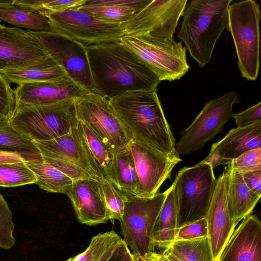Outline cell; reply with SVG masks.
<instances>
[{
    "label": "cell",
    "instance_id": "obj_14",
    "mask_svg": "<svg viewBox=\"0 0 261 261\" xmlns=\"http://www.w3.org/2000/svg\"><path fill=\"white\" fill-rule=\"evenodd\" d=\"M137 175L135 195L150 198L158 193L163 183L181 160L170 158L135 140L129 143Z\"/></svg>",
    "mask_w": 261,
    "mask_h": 261
},
{
    "label": "cell",
    "instance_id": "obj_33",
    "mask_svg": "<svg viewBox=\"0 0 261 261\" xmlns=\"http://www.w3.org/2000/svg\"><path fill=\"white\" fill-rule=\"evenodd\" d=\"M81 122L83 134L89 150L100 168L105 178L110 169L113 158L112 153L93 132L84 122Z\"/></svg>",
    "mask_w": 261,
    "mask_h": 261
},
{
    "label": "cell",
    "instance_id": "obj_35",
    "mask_svg": "<svg viewBox=\"0 0 261 261\" xmlns=\"http://www.w3.org/2000/svg\"><path fill=\"white\" fill-rule=\"evenodd\" d=\"M15 224L12 213L7 202L0 193V248L8 250L13 247L16 239L13 236Z\"/></svg>",
    "mask_w": 261,
    "mask_h": 261
},
{
    "label": "cell",
    "instance_id": "obj_44",
    "mask_svg": "<svg viewBox=\"0 0 261 261\" xmlns=\"http://www.w3.org/2000/svg\"><path fill=\"white\" fill-rule=\"evenodd\" d=\"M200 163H208L214 169L215 167L222 165H227L228 162L219 155L218 153L210 151L209 154Z\"/></svg>",
    "mask_w": 261,
    "mask_h": 261
},
{
    "label": "cell",
    "instance_id": "obj_13",
    "mask_svg": "<svg viewBox=\"0 0 261 261\" xmlns=\"http://www.w3.org/2000/svg\"><path fill=\"white\" fill-rule=\"evenodd\" d=\"M187 3V0H151L120 27L124 36L173 38Z\"/></svg>",
    "mask_w": 261,
    "mask_h": 261
},
{
    "label": "cell",
    "instance_id": "obj_32",
    "mask_svg": "<svg viewBox=\"0 0 261 261\" xmlns=\"http://www.w3.org/2000/svg\"><path fill=\"white\" fill-rule=\"evenodd\" d=\"M99 182L108 211L109 219L113 223L115 220L120 221L123 216L127 199L126 194L107 178H103Z\"/></svg>",
    "mask_w": 261,
    "mask_h": 261
},
{
    "label": "cell",
    "instance_id": "obj_27",
    "mask_svg": "<svg viewBox=\"0 0 261 261\" xmlns=\"http://www.w3.org/2000/svg\"><path fill=\"white\" fill-rule=\"evenodd\" d=\"M25 164L36 177V184L47 192L66 194L72 185V179L44 161Z\"/></svg>",
    "mask_w": 261,
    "mask_h": 261
},
{
    "label": "cell",
    "instance_id": "obj_50",
    "mask_svg": "<svg viewBox=\"0 0 261 261\" xmlns=\"http://www.w3.org/2000/svg\"><path fill=\"white\" fill-rule=\"evenodd\" d=\"M1 20H0V25H1Z\"/></svg>",
    "mask_w": 261,
    "mask_h": 261
},
{
    "label": "cell",
    "instance_id": "obj_24",
    "mask_svg": "<svg viewBox=\"0 0 261 261\" xmlns=\"http://www.w3.org/2000/svg\"><path fill=\"white\" fill-rule=\"evenodd\" d=\"M0 74L10 84L14 83L17 85L27 83L56 82L69 77L62 67L50 56L30 66L0 70Z\"/></svg>",
    "mask_w": 261,
    "mask_h": 261
},
{
    "label": "cell",
    "instance_id": "obj_10",
    "mask_svg": "<svg viewBox=\"0 0 261 261\" xmlns=\"http://www.w3.org/2000/svg\"><path fill=\"white\" fill-rule=\"evenodd\" d=\"M75 104L78 119L85 123L112 153L129 145L132 139L112 109L109 99L88 93L75 98Z\"/></svg>",
    "mask_w": 261,
    "mask_h": 261
},
{
    "label": "cell",
    "instance_id": "obj_12",
    "mask_svg": "<svg viewBox=\"0 0 261 261\" xmlns=\"http://www.w3.org/2000/svg\"><path fill=\"white\" fill-rule=\"evenodd\" d=\"M49 55L68 76L89 93L97 94L90 71L86 45L52 31H32Z\"/></svg>",
    "mask_w": 261,
    "mask_h": 261
},
{
    "label": "cell",
    "instance_id": "obj_38",
    "mask_svg": "<svg viewBox=\"0 0 261 261\" xmlns=\"http://www.w3.org/2000/svg\"><path fill=\"white\" fill-rule=\"evenodd\" d=\"M15 109V100L13 90L10 84L0 74V115L9 119Z\"/></svg>",
    "mask_w": 261,
    "mask_h": 261
},
{
    "label": "cell",
    "instance_id": "obj_5",
    "mask_svg": "<svg viewBox=\"0 0 261 261\" xmlns=\"http://www.w3.org/2000/svg\"><path fill=\"white\" fill-rule=\"evenodd\" d=\"M260 17L259 6L254 0L236 2L228 7L226 29L233 41L241 76L249 81L257 79L259 69Z\"/></svg>",
    "mask_w": 261,
    "mask_h": 261
},
{
    "label": "cell",
    "instance_id": "obj_15",
    "mask_svg": "<svg viewBox=\"0 0 261 261\" xmlns=\"http://www.w3.org/2000/svg\"><path fill=\"white\" fill-rule=\"evenodd\" d=\"M32 142L42 158L64 160L98 181L105 178L89 150L79 120L77 125L65 135L50 140Z\"/></svg>",
    "mask_w": 261,
    "mask_h": 261
},
{
    "label": "cell",
    "instance_id": "obj_21",
    "mask_svg": "<svg viewBox=\"0 0 261 261\" xmlns=\"http://www.w3.org/2000/svg\"><path fill=\"white\" fill-rule=\"evenodd\" d=\"M261 147V121L250 125L233 128L210 151L218 153L228 164L245 151Z\"/></svg>",
    "mask_w": 261,
    "mask_h": 261
},
{
    "label": "cell",
    "instance_id": "obj_8",
    "mask_svg": "<svg viewBox=\"0 0 261 261\" xmlns=\"http://www.w3.org/2000/svg\"><path fill=\"white\" fill-rule=\"evenodd\" d=\"M239 102L235 91L227 92L221 97L207 101L190 125L180 132L181 137L175 144L178 154L193 153L213 140L232 118L233 106Z\"/></svg>",
    "mask_w": 261,
    "mask_h": 261
},
{
    "label": "cell",
    "instance_id": "obj_20",
    "mask_svg": "<svg viewBox=\"0 0 261 261\" xmlns=\"http://www.w3.org/2000/svg\"><path fill=\"white\" fill-rule=\"evenodd\" d=\"M219 261H261V222L257 216L250 214L242 220Z\"/></svg>",
    "mask_w": 261,
    "mask_h": 261
},
{
    "label": "cell",
    "instance_id": "obj_30",
    "mask_svg": "<svg viewBox=\"0 0 261 261\" xmlns=\"http://www.w3.org/2000/svg\"><path fill=\"white\" fill-rule=\"evenodd\" d=\"M122 239L113 230L93 237L88 248L70 261H107Z\"/></svg>",
    "mask_w": 261,
    "mask_h": 261
},
{
    "label": "cell",
    "instance_id": "obj_40",
    "mask_svg": "<svg viewBox=\"0 0 261 261\" xmlns=\"http://www.w3.org/2000/svg\"><path fill=\"white\" fill-rule=\"evenodd\" d=\"M43 161L39 153L18 151L0 148V164Z\"/></svg>",
    "mask_w": 261,
    "mask_h": 261
},
{
    "label": "cell",
    "instance_id": "obj_2",
    "mask_svg": "<svg viewBox=\"0 0 261 261\" xmlns=\"http://www.w3.org/2000/svg\"><path fill=\"white\" fill-rule=\"evenodd\" d=\"M110 106L132 140L139 141L181 160L175 140L156 91H134L109 99Z\"/></svg>",
    "mask_w": 261,
    "mask_h": 261
},
{
    "label": "cell",
    "instance_id": "obj_49",
    "mask_svg": "<svg viewBox=\"0 0 261 261\" xmlns=\"http://www.w3.org/2000/svg\"><path fill=\"white\" fill-rule=\"evenodd\" d=\"M66 261H70V258H69V259H67Z\"/></svg>",
    "mask_w": 261,
    "mask_h": 261
},
{
    "label": "cell",
    "instance_id": "obj_37",
    "mask_svg": "<svg viewBox=\"0 0 261 261\" xmlns=\"http://www.w3.org/2000/svg\"><path fill=\"white\" fill-rule=\"evenodd\" d=\"M206 237H207V226L205 218H203L177 228L173 241Z\"/></svg>",
    "mask_w": 261,
    "mask_h": 261
},
{
    "label": "cell",
    "instance_id": "obj_18",
    "mask_svg": "<svg viewBox=\"0 0 261 261\" xmlns=\"http://www.w3.org/2000/svg\"><path fill=\"white\" fill-rule=\"evenodd\" d=\"M15 109L27 105L50 104L89 93L68 77L59 81L18 85L13 89Z\"/></svg>",
    "mask_w": 261,
    "mask_h": 261
},
{
    "label": "cell",
    "instance_id": "obj_29",
    "mask_svg": "<svg viewBox=\"0 0 261 261\" xmlns=\"http://www.w3.org/2000/svg\"><path fill=\"white\" fill-rule=\"evenodd\" d=\"M179 261H215L207 237L173 241L163 252Z\"/></svg>",
    "mask_w": 261,
    "mask_h": 261
},
{
    "label": "cell",
    "instance_id": "obj_6",
    "mask_svg": "<svg viewBox=\"0 0 261 261\" xmlns=\"http://www.w3.org/2000/svg\"><path fill=\"white\" fill-rule=\"evenodd\" d=\"M216 181L213 168L208 163L199 162L178 172L172 184L177 209V228L205 217Z\"/></svg>",
    "mask_w": 261,
    "mask_h": 261
},
{
    "label": "cell",
    "instance_id": "obj_46",
    "mask_svg": "<svg viewBox=\"0 0 261 261\" xmlns=\"http://www.w3.org/2000/svg\"><path fill=\"white\" fill-rule=\"evenodd\" d=\"M159 261H179L177 258L173 255L164 253L162 254L159 253Z\"/></svg>",
    "mask_w": 261,
    "mask_h": 261
},
{
    "label": "cell",
    "instance_id": "obj_31",
    "mask_svg": "<svg viewBox=\"0 0 261 261\" xmlns=\"http://www.w3.org/2000/svg\"><path fill=\"white\" fill-rule=\"evenodd\" d=\"M25 163L0 164V187H16L36 184V177Z\"/></svg>",
    "mask_w": 261,
    "mask_h": 261
},
{
    "label": "cell",
    "instance_id": "obj_1",
    "mask_svg": "<svg viewBox=\"0 0 261 261\" xmlns=\"http://www.w3.org/2000/svg\"><path fill=\"white\" fill-rule=\"evenodd\" d=\"M97 94L110 99L134 91H156L161 81L120 41L86 45Z\"/></svg>",
    "mask_w": 261,
    "mask_h": 261
},
{
    "label": "cell",
    "instance_id": "obj_17",
    "mask_svg": "<svg viewBox=\"0 0 261 261\" xmlns=\"http://www.w3.org/2000/svg\"><path fill=\"white\" fill-rule=\"evenodd\" d=\"M227 184V173L224 169L217 179L212 199L205 217L207 226V237L214 260L220 258L236 226L228 208Z\"/></svg>",
    "mask_w": 261,
    "mask_h": 261
},
{
    "label": "cell",
    "instance_id": "obj_36",
    "mask_svg": "<svg viewBox=\"0 0 261 261\" xmlns=\"http://www.w3.org/2000/svg\"><path fill=\"white\" fill-rule=\"evenodd\" d=\"M233 171L243 174L261 170V147L244 152L227 164Z\"/></svg>",
    "mask_w": 261,
    "mask_h": 261
},
{
    "label": "cell",
    "instance_id": "obj_25",
    "mask_svg": "<svg viewBox=\"0 0 261 261\" xmlns=\"http://www.w3.org/2000/svg\"><path fill=\"white\" fill-rule=\"evenodd\" d=\"M166 192L152 231L151 242L154 248H166L173 241L177 229V209L172 184Z\"/></svg>",
    "mask_w": 261,
    "mask_h": 261
},
{
    "label": "cell",
    "instance_id": "obj_22",
    "mask_svg": "<svg viewBox=\"0 0 261 261\" xmlns=\"http://www.w3.org/2000/svg\"><path fill=\"white\" fill-rule=\"evenodd\" d=\"M226 197L230 217L237 226L252 212L261 195L251 191L245 184L241 174L232 170L227 165Z\"/></svg>",
    "mask_w": 261,
    "mask_h": 261
},
{
    "label": "cell",
    "instance_id": "obj_16",
    "mask_svg": "<svg viewBox=\"0 0 261 261\" xmlns=\"http://www.w3.org/2000/svg\"><path fill=\"white\" fill-rule=\"evenodd\" d=\"M49 56L39 39L28 30L0 25V70L30 66Z\"/></svg>",
    "mask_w": 261,
    "mask_h": 261
},
{
    "label": "cell",
    "instance_id": "obj_26",
    "mask_svg": "<svg viewBox=\"0 0 261 261\" xmlns=\"http://www.w3.org/2000/svg\"><path fill=\"white\" fill-rule=\"evenodd\" d=\"M107 178L125 194L135 195L137 175L129 144L114 153Z\"/></svg>",
    "mask_w": 261,
    "mask_h": 261
},
{
    "label": "cell",
    "instance_id": "obj_41",
    "mask_svg": "<svg viewBox=\"0 0 261 261\" xmlns=\"http://www.w3.org/2000/svg\"><path fill=\"white\" fill-rule=\"evenodd\" d=\"M232 118L234 119L238 127L247 126L261 121V102L245 110L233 113Z\"/></svg>",
    "mask_w": 261,
    "mask_h": 261
},
{
    "label": "cell",
    "instance_id": "obj_9",
    "mask_svg": "<svg viewBox=\"0 0 261 261\" xmlns=\"http://www.w3.org/2000/svg\"><path fill=\"white\" fill-rule=\"evenodd\" d=\"M166 190L152 197L126 194L127 199L121 220L123 241L133 253L143 256L154 251L151 242L152 229L165 200Z\"/></svg>",
    "mask_w": 261,
    "mask_h": 261
},
{
    "label": "cell",
    "instance_id": "obj_28",
    "mask_svg": "<svg viewBox=\"0 0 261 261\" xmlns=\"http://www.w3.org/2000/svg\"><path fill=\"white\" fill-rule=\"evenodd\" d=\"M0 20L32 31H51L48 19L30 8L18 5L0 9Z\"/></svg>",
    "mask_w": 261,
    "mask_h": 261
},
{
    "label": "cell",
    "instance_id": "obj_4",
    "mask_svg": "<svg viewBox=\"0 0 261 261\" xmlns=\"http://www.w3.org/2000/svg\"><path fill=\"white\" fill-rule=\"evenodd\" d=\"M75 98L17 108L9 123L32 141H47L68 134L79 123Z\"/></svg>",
    "mask_w": 261,
    "mask_h": 261
},
{
    "label": "cell",
    "instance_id": "obj_34",
    "mask_svg": "<svg viewBox=\"0 0 261 261\" xmlns=\"http://www.w3.org/2000/svg\"><path fill=\"white\" fill-rule=\"evenodd\" d=\"M0 148L40 153L32 141L9 124L0 127Z\"/></svg>",
    "mask_w": 261,
    "mask_h": 261
},
{
    "label": "cell",
    "instance_id": "obj_42",
    "mask_svg": "<svg viewBox=\"0 0 261 261\" xmlns=\"http://www.w3.org/2000/svg\"><path fill=\"white\" fill-rule=\"evenodd\" d=\"M241 174L247 187L256 194L261 195V170Z\"/></svg>",
    "mask_w": 261,
    "mask_h": 261
},
{
    "label": "cell",
    "instance_id": "obj_48",
    "mask_svg": "<svg viewBox=\"0 0 261 261\" xmlns=\"http://www.w3.org/2000/svg\"><path fill=\"white\" fill-rule=\"evenodd\" d=\"M9 124V118L6 116L0 115V127Z\"/></svg>",
    "mask_w": 261,
    "mask_h": 261
},
{
    "label": "cell",
    "instance_id": "obj_39",
    "mask_svg": "<svg viewBox=\"0 0 261 261\" xmlns=\"http://www.w3.org/2000/svg\"><path fill=\"white\" fill-rule=\"evenodd\" d=\"M42 158L43 161L49 164L73 181L83 179H94L84 170L70 162L60 159Z\"/></svg>",
    "mask_w": 261,
    "mask_h": 261
},
{
    "label": "cell",
    "instance_id": "obj_43",
    "mask_svg": "<svg viewBox=\"0 0 261 261\" xmlns=\"http://www.w3.org/2000/svg\"><path fill=\"white\" fill-rule=\"evenodd\" d=\"M107 261H133V253L126 244L122 240Z\"/></svg>",
    "mask_w": 261,
    "mask_h": 261
},
{
    "label": "cell",
    "instance_id": "obj_45",
    "mask_svg": "<svg viewBox=\"0 0 261 261\" xmlns=\"http://www.w3.org/2000/svg\"><path fill=\"white\" fill-rule=\"evenodd\" d=\"M133 261H159V253L155 251L149 252L143 256L134 253H133Z\"/></svg>",
    "mask_w": 261,
    "mask_h": 261
},
{
    "label": "cell",
    "instance_id": "obj_23",
    "mask_svg": "<svg viewBox=\"0 0 261 261\" xmlns=\"http://www.w3.org/2000/svg\"><path fill=\"white\" fill-rule=\"evenodd\" d=\"M151 0H90L76 8L103 21L121 23L131 18Z\"/></svg>",
    "mask_w": 261,
    "mask_h": 261
},
{
    "label": "cell",
    "instance_id": "obj_47",
    "mask_svg": "<svg viewBox=\"0 0 261 261\" xmlns=\"http://www.w3.org/2000/svg\"><path fill=\"white\" fill-rule=\"evenodd\" d=\"M15 0L4 1L0 0V9L5 8L14 5Z\"/></svg>",
    "mask_w": 261,
    "mask_h": 261
},
{
    "label": "cell",
    "instance_id": "obj_3",
    "mask_svg": "<svg viewBox=\"0 0 261 261\" xmlns=\"http://www.w3.org/2000/svg\"><path fill=\"white\" fill-rule=\"evenodd\" d=\"M232 0H191L187 3L177 37L201 68L211 62L218 39L228 24Z\"/></svg>",
    "mask_w": 261,
    "mask_h": 261
},
{
    "label": "cell",
    "instance_id": "obj_19",
    "mask_svg": "<svg viewBox=\"0 0 261 261\" xmlns=\"http://www.w3.org/2000/svg\"><path fill=\"white\" fill-rule=\"evenodd\" d=\"M66 195L81 223L96 225L109 220L99 181L93 178L74 180Z\"/></svg>",
    "mask_w": 261,
    "mask_h": 261
},
{
    "label": "cell",
    "instance_id": "obj_7",
    "mask_svg": "<svg viewBox=\"0 0 261 261\" xmlns=\"http://www.w3.org/2000/svg\"><path fill=\"white\" fill-rule=\"evenodd\" d=\"M120 41L142 59L161 82L179 80L190 68L186 47L173 38L140 35L123 36Z\"/></svg>",
    "mask_w": 261,
    "mask_h": 261
},
{
    "label": "cell",
    "instance_id": "obj_11",
    "mask_svg": "<svg viewBox=\"0 0 261 261\" xmlns=\"http://www.w3.org/2000/svg\"><path fill=\"white\" fill-rule=\"evenodd\" d=\"M40 14L48 19L51 31L86 45L120 41L124 36L120 23L103 21L77 9Z\"/></svg>",
    "mask_w": 261,
    "mask_h": 261
}]
</instances>
